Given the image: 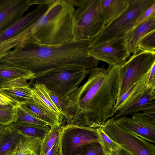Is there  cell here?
<instances>
[{
	"mask_svg": "<svg viewBox=\"0 0 155 155\" xmlns=\"http://www.w3.org/2000/svg\"><path fill=\"white\" fill-rule=\"evenodd\" d=\"M14 151H12V152H10V153L7 154L5 155H13Z\"/></svg>",
	"mask_w": 155,
	"mask_h": 155,
	"instance_id": "38",
	"label": "cell"
},
{
	"mask_svg": "<svg viewBox=\"0 0 155 155\" xmlns=\"http://www.w3.org/2000/svg\"><path fill=\"white\" fill-rule=\"evenodd\" d=\"M50 127L49 131L42 140L40 155H45L60 137L62 130V126Z\"/></svg>",
	"mask_w": 155,
	"mask_h": 155,
	"instance_id": "25",
	"label": "cell"
},
{
	"mask_svg": "<svg viewBox=\"0 0 155 155\" xmlns=\"http://www.w3.org/2000/svg\"><path fill=\"white\" fill-rule=\"evenodd\" d=\"M98 138V142L101 146L104 155H108L113 152L118 155L122 148L112 140L103 131L101 127L96 128Z\"/></svg>",
	"mask_w": 155,
	"mask_h": 155,
	"instance_id": "24",
	"label": "cell"
},
{
	"mask_svg": "<svg viewBox=\"0 0 155 155\" xmlns=\"http://www.w3.org/2000/svg\"><path fill=\"white\" fill-rule=\"evenodd\" d=\"M79 155H104V154L99 143L92 142L83 145Z\"/></svg>",
	"mask_w": 155,
	"mask_h": 155,
	"instance_id": "28",
	"label": "cell"
},
{
	"mask_svg": "<svg viewBox=\"0 0 155 155\" xmlns=\"http://www.w3.org/2000/svg\"><path fill=\"white\" fill-rule=\"evenodd\" d=\"M34 5H36V0H0V31L22 18Z\"/></svg>",
	"mask_w": 155,
	"mask_h": 155,
	"instance_id": "12",
	"label": "cell"
},
{
	"mask_svg": "<svg viewBox=\"0 0 155 155\" xmlns=\"http://www.w3.org/2000/svg\"><path fill=\"white\" fill-rule=\"evenodd\" d=\"M35 74L22 68L0 63V89L23 86L34 79Z\"/></svg>",
	"mask_w": 155,
	"mask_h": 155,
	"instance_id": "13",
	"label": "cell"
},
{
	"mask_svg": "<svg viewBox=\"0 0 155 155\" xmlns=\"http://www.w3.org/2000/svg\"><path fill=\"white\" fill-rule=\"evenodd\" d=\"M146 84L148 87L155 88V63L147 74Z\"/></svg>",
	"mask_w": 155,
	"mask_h": 155,
	"instance_id": "33",
	"label": "cell"
},
{
	"mask_svg": "<svg viewBox=\"0 0 155 155\" xmlns=\"http://www.w3.org/2000/svg\"><path fill=\"white\" fill-rule=\"evenodd\" d=\"M155 104V88H147L137 99L123 109L117 112L113 118L127 116L139 111H144L147 106Z\"/></svg>",
	"mask_w": 155,
	"mask_h": 155,
	"instance_id": "17",
	"label": "cell"
},
{
	"mask_svg": "<svg viewBox=\"0 0 155 155\" xmlns=\"http://www.w3.org/2000/svg\"><path fill=\"white\" fill-rule=\"evenodd\" d=\"M108 155H116L113 152ZM118 155H131L130 153L122 148L120 153Z\"/></svg>",
	"mask_w": 155,
	"mask_h": 155,
	"instance_id": "36",
	"label": "cell"
},
{
	"mask_svg": "<svg viewBox=\"0 0 155 155\" xmlns=\"http://www.w3.org/2000/svg\"><path fill=\"white\" fill-rule=\"evenodd\" d=\"M51 4L37 5L36 8L32 10L0 31V42L14 37L35 23L44 14Z\"/></svg>",
	"mask_w": 155,
	"mask_h": 155,
	"instance_id": "14",
	"label": "cell"
},
{
	"mask_svg": "<svg viewBox=\"0 0 155 155\" xmlns=\"http://www.w3.org/2000/svg\"><path fill=\"white\" fill-rule=\"evenodd\" d=\"M91 43L73 41L60 45L48 46L26 41L6 53L0 63L28 70L35 74V78L67 65H80L91 70L99 63L89 54Z\"/></svg>",
	"mask_w": 155,
	"mask_h": 155,
	"instance_id": "2",
	"label": "cell"
},
{
	"mask_svg": "<svg viewBox=\"0 0 155 155\" xmlns=\"http://www.w3.org/2000/svg\"><path fill=\"white\" fill-rule=\"evenodd\" d=\"M90 70L78 65L61 66L48 71L33 80L44 84L49 90L64 98H68Z\"/></svg>",
	"mask_w": 155,
	"mask_h": 155,
	"instance_id": "5",
	"label": "cell"
},
{
	"mask_svg": "<svg viewBox=\"0 0 155 155\" xmlns=\"http://www.w3.org/2000/svg\"><path fill=\"white\" fill-rule=\"evenodd\" d=\"M48 91L52 101L62 113L64 118L65 110L68 104V98L63 97L48 89Z\"/></svg>",
	"mask_w": 155,
	"mask_h": 155,
	"instance_id": "30",
	"label": "cell"
},
{
	"mask_svg": "<svg viewBox=\"0 0 155 155\" xmlns=\"http://www.w3.org/2000/svg\"><path fill=\"white\" fill-rule=\"evenodd\" d=\"M155 31V14L133 28L124 36L130 54L136 53L140 40L147 34Z\"/></svg>",
	"mask_w": 155,
	"mask_h": 155,
	"instance_id": "16",
	"label": "cell"
},
{
	"mask_svg": "<svg viewBox=\"0 0 155 155\" xmlns=\"http://www.w3.org/2000/svg\"><path fill=\"white\" fill-rule=\"evenodd\" d=\"M32 93L38 96L52 111L59 116L62 126L64 117L62 113L54 104L48 93V89L43 84L33 80L29 83Z\"/></svg>",
	"mask_w": 155,
	"mask_h": 155,
	"instance_id": "22",
	"label": "cell"
},
{
	"mask_svg": "<svg viewBox=\"0 0 155 155\" xmlns=\"http://www.w3.org/2000/svg\"><path fill=\"white\" fill-rule=\"evenodd\" d=\"M89 54L99 61L105 62L109 65L119 66L124 65L130 55L124 37L91 48Z\"/></svg>",
	"mask_w": 155,
	"mask_h": 155,
	"instance_id": "10",
	"label": "cell"
},
{
	"mask_svg": "<svg viewBox=\"0 0 155 155\" xmlns=\"http://www.w3.org/2000/svg\"><path fill=\"white\" fill-rule=\"evenodd\" d=\"M154 14H155V2L147 8L139 15L136 19L133 28Z\"/></svg>",
	"mask_w": 155,
	"mask_h": 155,
	"instance_id": "31",
	"label": "cell"
},
{
	"mask_svg": "<svg viewBox=\"0 0 155 155\" xmlns=\"http://www.w3.org/2000/svg\"><path fill=\"white\" fill-rule=\"evenodd\" d=\"M0 92L20 104L32 98L33 94L29 83L25 86L0 89Z\"/></svg>",
	"mask_w": 155,
	"mask_h": 155,
	"instance_id": "23",
	"label": "cell"
},
{
	"mask_svg": "<svg viewBox=\"0 0 155 155\" xmlns=\"http://www.w3.org/2000/svg\"><path fill=\"white\" fill-rule=\"evenodd\" d=\"M15 108H0V124L6 126L14 122Z\"/></svg>",
	"mask_w": 155,
	"mask_h": 155,
	"instance_id": "29",
	"label": "cell"
},
{
	"mask_svg": "<svg viewBox=\"0 0 155 155\" xmlns=\"http://www.w3.org/2000/svg\"><path fill=\"white\" fill-rule=\"evenodd\" d=\"M154 63L155 53L142 51L134 54L128 61L120 66L117 100L147 74Z\"/></svg>",
	"mask_w": 155,
	"mask_h": 155,
	"instance_id": "7",
	"label": "cell"
},
{
	"mask_svg": "<svg viewBox=\"0 0 155 155\" xmlns=\"http://www.w3.org/2000/svg\"><path fill=\"white\" fill-rule=\"evenodd\" d=\"M77 7L73 17L74 41L92 42L103 30L101 0H68Z\"/></svg>",
	"mask_w": 155,
	"mask_h": 155,
	"instance_id": "4",
	"label": "cell"
},
{
	"mask_svg": "<svg viewBox=\"0 0 155 155\" xmlns=\"http://www.w3.org/2000/svg\"><path fill=\"white\" fill-rule=\"evenodd\" d=\"M23 137L12 130L9 125L5 126L0 134V155H5L15 151Z\"/></svg>",
	"mask_w": 155,
	"mask_h": 155,
	"instance_id": "21",
	"label": "cell"
},
{
	"mask_svg": "<svg viewBox=\"0 0 155 155\" xmlns=\"http://www.w3.org/2000/svg\"><path fill=\"white\" fill-rule=\"evenodd\" d=\"M15 111L14 122L43 125H47L45 122L38 119L25 111L19 106L15 107Z\"/></svg>",
	"mask_w": 155,
	"mask_h": 155,
	"instance_id": "26",
	"label": "cell"
},
{
	"mask_svg": "<svg viewBox=\"0 0 155 155\" xmlns=\"http://www.w3.org/2000/svg\"><path fill=\"white\" fill-rule=\"evenodd\" d=\"M33 94L31 99L20 104L19 106L50 127L61 126L59 116L51 110L38 96Z\"/></svg>",
	"mask_w": 155,
	"mask_h": 155,
	"instance_id": "15",
	"label": "cell"
},
{
	"mask_svg": "<svg viewBox=\"0 0 155 155\" xmlns=\"http://www.w3.org/2000/svg\"><path fill=\"white\" fill-rule=\"evenodd\" d=\"M131 117H121L114 120L119 126L153 144L155 143V121L139 112L134 113Z\"/></svg>",
	"mask_w": 155,
	"mask_h": 155,
	"instance_id": "11",
	"label": "cell"
},
{
	"mask_svg": "<svg viewBox=\"0 0 155 155\" xmlns=\"http://www.w3.org/2000/svg\"><path fill=\"white\" fill-rule=\"evenodd\" d=\"M45 155H62L61 148L60 137Z\"/></svg>",
	"mask_w": 155,
	"mask_h": 155,
	"instance_id": "34",
	"label": "cell"
},
{
	"mask_svg": "<svg viewBox=\"0 0 155 155\" xmlns=\"http://www.w3.org/2000/svg\"><path fill=\"white\" fill-rule=\"evenodd\" d=\"M15 131L23 136L42 140L49 132L50 127L47 125L13 122L8 125Z\"/></svg>",
	"mask_w": 155,
	"mask_h": 155,
	"instance_id": "20",
	"label": "cell"
},
{
	"mask_svg": "<svg viewBox=\"0 0 155 155\" xmlns=\"http://www.w3.org/2000/svg\"><path fill=\"white\" fill-rule=\"evenodd\" d=\"M142 51L155 53V31L145 35L138 42L136 53Z\"/></svg>",
	"mask_w": 155,
	"mask_h": 155,
	"instance_id": "27",
	"label": "cell"
},
{
	"mask_svg": "<svg viewBox=\"0 0 155 155\" xmlns=\"http://www.w3.org/2000/svg\"><path fill=\"white\" fill-rule=\"evenodd\" d=\"M101 127L120 147L131 155H155V145L123 129L113 117L103 123Z\"/></svg>",
	"mask_w": 155,
	"mask_h": 155,
	"instance_id": "8",
	"label": "cell"
},
{
	"mask_svg": "<svg viewBox=\"0 0 155 155\" xmlns=\"http://www.w3.org/2000/svg\"><path fill=\"white\" fill-rule=\"evenodd\" d=\"M75 10L68 0H54L36 22L25 29L26 41L48 46L73 41Z\"/></svg>",
	"mask_w": 155,
	"mask_h": 155,
	"instance_id": "3",
	"label": "cell"
},
{
	"mask_svg": "<svg viewBox=\"0 0 155 155\" xmlns=\"http://www.w3.org/2000/svg\"><path fill=\"white\" fill-rule=\"evenodd\" d=\"M155 2V0H129V5L126 11L111 23L104 27L91 42V48L124 37L133 28L139 15Z\"/></svg>",
	"mask_w": 155,
	"mask_h": 155,
	"instance_id": "6",
	"label": "cell"
},
{
	"mask_svg": "<svg viewBox=\"0 0 155 155\" xmlns=\"http://www.w3.org/2000/svg\"><path fill=\"white\" fill-rule=\"evenodd\" d=\"M101 4L105 26L118 18L126 11L129 5V0H101Z\"/></svg>",
	"mask_w": 155,
	"mask_h": 155,
	"instance_id": "18",
	"label": "cell"
},
{
	"mask_svg": "<svg viewBox=\"0 0 155 155\" xmlns=\"http://www.w3.org/2000/svg\"><path fill=\"white\" fill-rule=\"evenodd\" d=\"M4 127L5 126H4L1 124H0V134H1L2 131L3 130Z\"/></svg>",
	"mask_w": 155,
	"mask_h": 155,
	"instance_id": "37",
	"label": "cell"
},
{
	"mask_svg": "<svg viewBox=\"0 0 155 155\" xmlns=\"http://www.w3.org/2000/svg\"><path fill=\"white\" fill-rule=\"evenodd\" d=\"M19 105V103L0 92V108H15Z\"/></svg>",
	"mask_w": 155,
	"mask_h": 155,
	"instance_id": "32",
	"label": "cell"
},
{
	"mask_svg": "<svg viewBox=\"0 0 155 155\" xmlns=\"http://www.w3.org/2000/svg\"><path fill=\"white\" fill-rule=\"evenodd\" d=\"M62 126L60 139L62 155H79L83 145L98 142L96 129L71 124Z\"/></svg>",
	"mask_w": 155,
	"mask_h": 155,
	"instance_id": "9",
	"label": "cell"
},
{
	"mask_svg": "<svg viewBox=\"0 0 155 155\" xmlns=\"http://www.w3.org/2000/svg\"><path fill=\"white\" fill-rule=\"evenodd\" d=\"M142 113L144 116L155 121V109L145 111Z\"/></svg>",
	"mask_w": 155,
	"mask_h": 155,
	"instance_id": "35",
	"label": "cell"
},
{
	"mask_svg": "<svg viewBox=\"0 0 155 155\" xmlns=\"http://www.w3.org/2000/svg\"><path fill=\"white\" fill-rule=\"evenodd\" d=\"M120 66L103 65L90 71L86 82L68 97L63 125L96 129L115 114Z\"/></svg>",
	"mask_w": 155,
	"mask_h": 155,
	"instance_id": "1",
	"label": "cell"
},
{
	"mask_svg": "<svg viewBox=\"0 0 155 155\" xmlns=\"http://www.w3.org/2000/svg\"><path fill=\"white\" fill-rule=\"evenodd\" d=\"M147 74L117 100L115 108V114L130 105L142 95L147 87L146 84Z\"/></svg>",
	"mask_w": 155,
	"mask_h": 155,
	"instance_id": "19",
	"label": "cell"
}]
</instances>
